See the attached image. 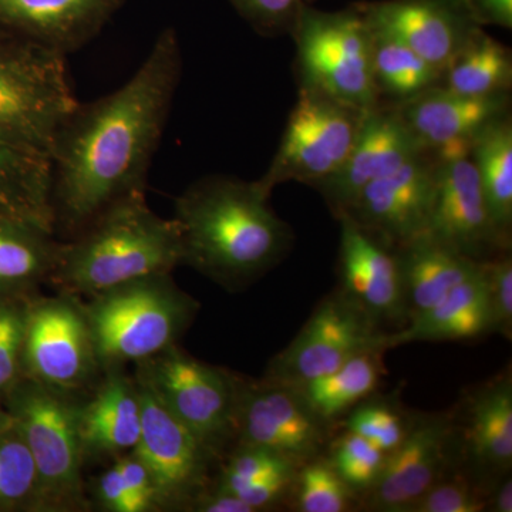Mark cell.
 I'll use <instances>...</instances> for the list:
<instances>
[{"mask_svg": "<svg viewBox=\"0 0 512 512\" xmlns=\"http://www.w3.org/2000/svg\"><path fill=\"white\" fill-rule=\"evenodd\" d=\"M181 74L177 30L164 29L123 86L79 101L63 121L49 151L55 235L72 238L113 202L146 191Z\"/></svg>", "mask_w": 512, "mask_h": 512, "instance_id": "obj_1", "label": "cell"}, {"mask_svg": "<svg viewBox=\"0 0 512 512\" xmlns=\"http://www.w3.org/2000/svg\"><path fill=\"white\" fill-rule=\"evenodd\" d=\"M271 194L256 181L207 175L174 200L183 264L237 291L284 258L292 231L269 205Z\"/></svg>", "mask_w": 512, "mask_h": 512, "instance_id": "obj_2", "label": "cell"}, {"mask_svg": "<svg viewBox=\"0 0 512 512\" xmlns=\"http://www.w3.org/2000/svg\"><path fill=\"white\" fill-rule=\"evenodd\" d=\"M183 264L180 228L148 207L146 191L109 205L60 245L49 282L62 292L90 296Z\"/></svg>", "mask_w": 512, "mask_h": 512, "instance_id": "obj_3", "label": "cell"}, {"mask_svg": "<svg viewBox=\"0 0 512 512\" xmlns=\"http://www.w3.org/2000/svg\"><path fill=\"white\" fill-rule=\"evenodd\" d=\"M101 369L143 362L178 345L200 311L171 274L146 276L83 302Z\"/></svg>", "mask_w": 512, "mask_h": 512, "instance_id": "obj_4", "label": "cell"}, {"mask_svg": "<svg viewBox=\"0 0 512 512\" xmlns=\"http://www.w3.org/2000/svg\"><path fill=\"white\" fill-rule=\"evenodd\" d=\"M77 394L22 377L5 399L6 410L29 448L37 478L35 512L92 508L83 480Z\"/></svg>", "mask_w": 512, "mask_h": 512, "instance_id": "obj_5", "label": "cell"}, {"mask_svg": "<svg viewBox=\"0 0 512 512\" xmlns=\"http://www.w3.org/2000/svg\"><path fill=\"white\" fill-rule=\"evenodd\" d=\"M67 56L0 28V144L49 158L79 104Z\"/></svg>", "mask_w": 512, "mask_h": 512, "instance_id": "obj_6", "label": "cell"}, {"mask_svg": "<svg viewBox=\"0 0 512 512\" xmlns=\"http://www.w3.org/2000/svg\"><path fill=\"white\" fill-rule=\"evenodd\" d=\"M301 86L360 111L380 106L373 72V33L355 5L325 12L308 6L289 33Z\"/></svg>", "mask_w": 512, "mask_h": 512, "instance_id": "obj_7", "label": "cell"}, {"mask_svg": "<svg viewBox=\"0 0 512 512\" xmlns=\"http://www.w3.org/2000/svg\"><path fill=\"white\" fill-rule=\"evenodd\" d=\"M136 380L221 460L235 441L237 375L178 345L136 363Z\"/></svg>", "mask_w": 512, "mask_h": 512, "instance_id": "obj_8", "label": "cell"}, {"mask_svg": "<svg viewBox=\"0 0 512 512\" xmlns=\"http://www.w3.org/2000/svg\"><path fill=\"white\" fill-rule=\"evenodd\" d=\"M365 113L299 87L274 160L256 183L271 194L288 181L316 187L328 180L348 158Z\"/></svg>", "mask_w": 512, "mask_h": 512, "instance_id": "obj_9", "label": "cell"}, {"mask_svg": "<svg viewBox=\"0 0 512 512\" xmlns=\"http://www.w3.org/2000/svg\"><path fill=\"white\" fill-rule=\"evenodd\" d=\"M23 377L79 394L101 369L82 298L60 292L30 296L23 339Z\"/></svg>", "mask_w": 512, "mask_h": 512, "instance_id": "obj_10", "label": "cell"}, {"mask_svg": "<svg viewBox=\"0 0 512 512\" xmlns=\"http://www.w3.org/2000/svg\"><path fill=\"white\" fill-rule=\"evenodd\" d=\"M333 427L313 412L298 387L237 375L234 444L274 451L296 466L325 456Z\"/></svg>", "mask_w": 512, "mask_h": 512, "instance_id": "obj_11", "label": "cell"}, {"mask_svg": "<svg viewBox=\"0 0 512 512\" xmlns=\"http://www.w3.org/2000/svg\"><path fill=\"white\" fill-rule=\"evenodd\" d=\"M379 323L345 292L323 299L301 332L271 360L266 379L299 387L353 356L386 350Z\"/></svg>", "mask_w": 512, "mask_h": 512, "instance_id": "obj_12", "label": "cell"}, {"mask_svg": "<svg viewBox=\"0 0 512 512\" xmlns=\"http://www.w3.org/2000/svg\"><path fill=\"white\" fill-rule=\"evenodd\" d=\"M143 427L134 453L150 471L160 511H190L215 480L218 457L138 383Z\"/></svg>", "mask_w": 512, "mask_h": 512, "instance_id": "obj_13", "label": "cell"}, {"mask_svg": "<svg viewBox=\"0 0 512 512\" xmlns=\"http://www.w3.org/2000/svg\"><path fill=\"white\" fill-rule=\"evenodd\" d=\"M460 461L454 413H412L406 437L387 454L363 503L367 510L410 512L434 484L460 470Z\"/></svg>", "mask_w": 512, "mask_h": 512, "instance_id": "obj_14", "label": "cell"}, {"mask_svg": "<svg viewBox=\"0 0 512 512\" xmlns=\"http://www.w3.org/2000/svg\"><path fill=\"white\" fill-rule=\"evenodd\" d=\"M434 194L436 161L421 154L366 185L340 215H348L386 247L399 249L429 231Z\"/></svg>", "mask_w": 512, "mask_h": 512, "instance_id": "obj_15", "label": "cell"}, {"mask_svg": "<svg viewBox=\"0 0 512 512\" xmlns=\"http://www.w3.org/2000/svg\"><path fill=\"white\" fill-rule=\"evenodd\" d=\"M353 5L373 33L409 47L441 73L481 29L464 0H377Z\"/></svg>", "mask_w": 512, "mask_h": 512, "instance_id": "obj_16", "label": "cell"}, {"mask_svg": "<svg viewBox=\"0 0 512 512\" xmlns=\"http://www.w3.org/2000/svg\"><path fill=\"white\" fill-rule=\"evenodd\" d=\"M397 110L423 153L440 163L470 157L485 128L510 111V94L468 97L437 84Z\"/></svg>", "mask_w": 512, "mask_h": 512, "instance_id": "obj_17", "label": "cell"}, {"mask_svg": "<svg viewBox=\"0 0 512 512\" xmlns=\"http://www.w3.org/2000/svg\"><path fill=\"white\" fill-rule=\"evenodd\" d=\"M426 235L476 261L510 251V242L491 220L471 157L436 163V194Z\"/></svg>", "mask_w": 512, "mask_h": 512, "instance_id": "obj_18", "label": "cell"}, {"mask_svg": "<svg viewBox=\"0 0 512 512\" xmlns=\"http://www.w3.org/2000/svg\"><path fill=\"white\" fill-rule=\"evenodd\" d=\"M460 470L485 490H493L512 466V379L501 373L468 394L456 414Z\"/></svg>", "mask_w": 512, "mask_h": 512, "instance_id": "obj_19", "label": "cell"}, {"mask_svg": "<svg viewBox=\"0 0 512 512\" xmlns=\"http://www.w3.org/2000/svg\"><path fill=\"white\" fill-rule=\"evenodd\" d=\"M421 154L423 150L397 107L384 109L380 104L366 111L355 144L338 173L315 188L338 217L366 185L394 173Z\"/></svg>", "mask_w": 512, "mask_h": 512, "instance_id": "obj_20", "label": "cell"}, {"mask_svg": "<svg viewBox=\"0 0 512 512\" xmlns=\"http://www.w3.org/2000/svg\"><path fill=\"white\" fill-rule=\"evenodd\" d=\"M342 291L377 323L409 320L399 258L348 215H339ZM400 329V328H399Z\"/></svg>", "mask_w": 512, "mask_h": 512, "instance_id": "obj_21", "label": "cell"}, {"mask_svg": "<svg viewBox=\"0 0 512 512\" xmlns=\"http://www.w3.org/2000/svg\"><path fill=\"white\" fill-rule=\"evenodd\" d=\"M128 0H0V28L64 56L93 42Z\"/></svg>", "mask_w": 512, "mask_h": 512, "instance_id": "obj_22", "label": "cell"}, {"mask_svg": "<svg viewBox=\"0 0 512 512\" xmlns=\"http://www.w3.org/2000/svg\"><path fill=\"white\" fill-rule=\"evenodd\" d=\"M103 380L80 403L79 434L84 463L116 460L136 448L143 427V404L136 377L124 367L104 370Z\"/></svg>", "mask_w": 512, "mask_h": 512, "instance_id": "obj_23", "label": "cell"}, {"mask_svg": "<svg viewBox=\"0 0 512 512\" xmlns=\"http://www.w3.org/2000/svg\"><path fill=\"white\" fill-rule=\"evenodd\" d=\"M490 333V306L485 262L427 311L407 320L396 332L384 335V348L430 340L474 339Z\"/></svg>", "mask_w": 512, "mask_h": 512, "instance_id": "obj_24", "label": "cell"}, {"mask_svg": "<svg viewBox=\"0 0 512 512\" xmlns=\"http://www.w3.org/2000/svg\"><path fill=\"white\" fill-rule=\"evenodd\" d=\"M409 319L427 311L463 284L483 261L468 258L429 235L397 249Z\"/></svg>", "mask_w": 512, "mask_h": 512, "instance_id": "obj_25", "label": "cell"}, {"mask_svg": "<svg viewBox=\"0 0 512 512\" xmlns=\"http://www.w3.org/2000/svg\"><path fill=\"white\" fill-rule=\"evenodd\" d=\"M60 245L46 229L0 217V303L29 298L49 282Z\"/></svg>", "mask_w": 512, "mask_h": 512, "instance_id": "obj_26", "label": "cell"}, {"mask_svg": "<svg viewBox=\"0 0 512 512\" xmlns=\"http://www.w3.org/2000/svg\"><path fill=\"white\" fill-rule=\"evenodd\" d=\"M49 158L0 144V217L55 234Z\"/></svg>", "mask_w": 512, "mask_h": 512, "instance_id": "obj_27", "label": "cell"}, {"mask_svg": "<svg viewBox=\"0 0 512 512\" xmlns=\"http://www.w3.org/2000/svg\"><path fill=\"white\" fill-rule=\"evenodd\" d=\"M440 86L468 97L510 94L512 57L508 47L478 29L447 64Z\"/></svg>", "mask_w": 512, "mask_h": 512, "instance_id": "obj_28", "label": "cell"}, {"mask_svg": "<svg viewBox=\"0 0 512 512\" xmlns=\"http://www.w3.org/2000/svg\"><path fill=\"white\" fill-rule=\"evenodd\" d=\"M382 350H369L326 375L299 386V392L320 419L335 427L357 403L375 393L382 373Z\"/></svg>", "mask_w": 512, "mask_h": 512, "instance_id": "obj_29", "label": "cell"}, {"mask_svg": "<svg viewBox=\"0 0 512 512\" xmlns=\"http://www.w3.org/2000/svg\"><path fill=\"white\" fill-rule=\"evenodd\" d=\"M485 204L495 228L511 244L512 123L510 113L495 120L477 138L471 151Z\"/></svg>", "mask_w": 512, "mask_h": 512, "instance_id": "obj_30", "label": "cell"}, {"mask_svg": "<svg viewBox=\"0 0 512 512\" xmlns=\"http://www.w3.org/2000/svg\"><path fill=\"white\" fill-rule=\"evenodd\" d=\"M373 72L380 99L387 96L399 104L437 86L443 74L409 47L377 33H373Z\"/></svg>", "mask_w": 512, "mask_h": 512, "instance_id": "obj_31", "label": "cell"}, {"mask_svg": "<svg viewBox=\"0 0 512 512\" xmlns=\"http://www.w3.org/2000/svg\"><path fill=\"white\" fill-rule=\"evenodd\" d=\"M37 478L29 448L16 427L0 433V512H35Z\"/></svg>", "mask_w": 512, "mask_h": 512, "instance_id": "obj_32", "label": "cell"}, {"mask_svg": "<svg viewBox=\"0 0 512 512\" xmlns=\"http://www.w3.org/2000/svg\"><path fill=\"white\" fill-rule=\"evenodd\" d=\"M410 417L412 414L404 412L393 397L369 396L352 407L338 424L389 454L406 437Z\"/></svg>", "mask_w": 512, "mask_h": 512, "instance_id": "obj_33", "label": "cell"}, {"mask_svg": "<svg viewBox=\"0 0 512 512\" xmlns=\"http://www.w3.org/2000/svg\"><path fill=\"white\" fill-rule=\"evenodd\" d=\"M291 495L296 510L301 512L349 511L357 497L326 454L298 468Z\"/></svg>", "mask_w": 512, "mask_h": 512, "instance_id": "obj_34", "label": "cell"}, {"mask_svg": "<svg viewBox=\"0 0 512 512\" xmlns=\"http://www.w3.org/2000/svg\"><path fill=\"white\" fill-rule=\"evenodd\" d=\"M326 457L350 490L363 497L379 480L387 453L352 431L343 430L330 439Z\"/></svg>", "mask_w": 512, "mask_h": 512, "instance_id": "obj_35", "label": "cell"}, {"mask_svg": "<svg viewBox=\"0 0 512 512\" xmlns=\"http://www.w3.org/2000/svg\"><path fill=\"white\" fill-rule=\"evenodd\" d=\"M29 298L0 303V400L2 403L6 394L23 377V339H25Z\"/></svg>", "mask_w": 512, "mask_h": 512, "instance_id": "obj_36", "label": "cell"}, {"mask_svg": "<svg viewBox=\"0 0 512 512\" xmlns=\"http://www.w3.org/2000/svg\"><path fill=\"white\" fill-rule=\"evenodd\" d=\"M488 497L490 491L456 470L434 484L410 512H481L488 510Z\"/></svg>", "mask_w": 512, "mask_h": 512, "instance_id": "obj_37", "label": "cell"}, {"mask_svg": "<svg viewBox=\"0 0 512 512\" xmlns=\"http://www.w3.org/2000/svg\"><path fill=\"white\" fill-rule=\"evenodd\" d=\"M239 16L261 36L289 35L303 9L313 0H228Z\"/></svg>", "mask_w": 512, "mask_h": 512, "instance_id": "obj_38", "label": "cell"}, {"mask_svg": "<svg viewBox=\"0 0 512 512\" xmlns=\"http://www.w3.org/2000/svg\"><path fill=\"white\" fill-rule=\"evenodd\" d=\"M485 271L488 281V306H490V333H500L504 338L512 335V259L510 252H501L487 259Z\"/></svg>", "mask_w": 512, "mask_h": 512, "instance_id": "obj_39", "label": "cell"}, {"mask_svg": "<svg viewBox=\"0 0 512 512\" xmlns=\"http://www.w3.org/2000/svg\"><path fill=\"white\" fill-rule=\"evenodd\" d=\"M113 464L120 471L121 478L126 484L133 512L160 511L153 477L136 453L130 451L123 454L117 457Z\"/></svg>", "mask_w": 512, "mask_h": 512, "instance_id": "obj_40", "label": "cell"}, {"mask_svg": "<svg viewBox=\"0 0 512 512\" xmlns=\"http://www.w3.org/2000/svg\"><path fill=\"white\" fill-rule=\"evenodd\" d=\"M296 471L259 478L252 483L242 485L232 495L244 501L254 512L278 507L279 504L284 503L286 498L291 497Z\"/></svg>", "mask_w": 512, "mask_h": 512, "instance_id": "obj_41", "label": "cell"}, {"mask_svg": "<svg viewBox=\"0 0 512 512\" xmlns=\"http://www.w3.org/2000/svg\"><path fill=\"white\" fill-rule=\"evenodd\" d=\"M92 507L106 512H133L130 495L114 464L104 470L93 484Z\"/></svg>", "mask_w": 512, "mask_h": 512, "instance_id": "obj_42", "label": "cell"}, {"mask_svg": "<svg viewBox=\"0 0 512 512\" xmlns=\"http://www.w3.org/2000/svg\"><path fill=\"white\" fill-rule=\"evenodd\" d=\"M480 28L500 26L512 28V0H464Z\"/></svg>", "mask_w": 512, "mask_h": 512, "instance_id": "obj_43", "label": "cell"}, {"mask_svg": "<svg viewBox=\"0 0 512 512\" xmlns=\"http://www.w3.org/2000/svg\"><path fill=\"white\" fill-rule=\"evenodd\" d=\"M194 512H254L244 501L239 500L235 495L225 491L210 488L207 493L201 495L191 510Z\"/></svg>", "mask_w": 512, "mask_h": 512, "instance_id": "obj_44", "label": "cell"}, {"mask_svg": "<svg viewBox=\"0 0 512 512\" xmlns=\"http://www.w3.org/2000/svg\"><path fill=\"white\" fill-rule=\"evenodd\" d=\"M488 508L494 512H512V481L510 474L501 478L491 490Z\"/></svg>", "mask_w": 512, "mask_h": 512, "instance_id": "obj_45", "label": "cell"}, {"mask_svg": "<svg viewBox=\"0 0 512 512\" xmlns=\"http://www.w3.org/2000/svg\"><path fill=\"white\" fill-rule=\"evenodd\" d=\"M10 427H13L12 416H10L8 410H6L5 404L0 400V433L9 430Z\"/></svg>", "mask_w": 512, "mask_h": 512, "instance_id": "obj_46", "label": "cell"}]
</instances>
